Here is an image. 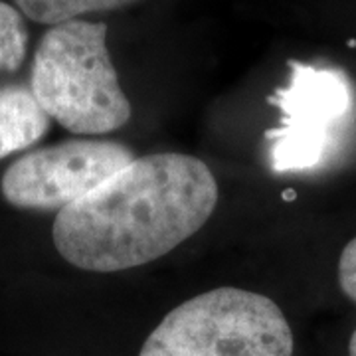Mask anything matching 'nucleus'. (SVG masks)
<instances>
[{"label": "nucleus", "instance_id": "f03ea898", "mask_svg": "<svg viewBox=\"0 0 356 356\" xmlns=\"http://www.w3.org/2000/svg\"><path fill=\"white\" fill-rule=\"evenodd\" d=\"M30 89L50 119L77 135L119 131L133 113L103 22L77 18L50 26L34 51Z\"/></svg>", "mask_w": 356, "mask_h": 356}, {"label": "nucleus", "instance_id": "423d86ee", "mask_svg": "<svg viewBox=\"0 0 356 356\" xmlns=\"http://www.w3.org/2000/svg\"><path fill=\"white\" fill-rule=\"evenodd\" d=\"M50 129V117L26 86L0 88V159L36 145Z\"/></svg>", "mask_w": 356, "mask_h": 356}, {"label": "nucleus", "instance_id": "0eeeda50", "mask_svg": "<svg viewBox=\"0 0 356 356\" xmlns=\"http://www.w3.org/2000/svg\"><path fill=\"white\" fill-rule=\"evenodd\" d=\"M139 0H14L22 16L38 24L56 26L91 13H107L131 6Z\"/></svg>", "mask_w": 356, "mask_h": 356}, {"label": "nucleus", "instance_id": "1a4fd4ad", "mask_svg": "<svg viewBox=\"0 0 356 356\" xmlns=\"http://www.w3.org/2000/svg\"><path fill=\"white\" fill-rule=\"evenodd\" d=\"M339 285L344 295L356 303V238L344 245L339 257Z\"/></svg>", "mask_w": 356, "mask_h": 356}, {"label": "nucleus", "instance_id": "9d476101", "mask_svg": "<svg viewBox=\"0 0 356 356\" xmlns=\"http://www.w3.org/2000/svg\"><path fill=\"white\" fill-rule=\"evenodd\" d=\"M348 356H356V331L353 332V337L348 341Z\"/></svg>", "mask_w": 356, "mask_h": 356}, {"label": "nucleus", "instance_id": "20e7f679", "mask_svg": "<svg viewBox=\"0 0 356 356\" xmlns=\"http://www.w3.org/2000/svg\"><path fill=\"white\" fill-rule=\"evenodd\" d=\"M289 83L269 99L281 111L280 127L266 133L275 172L321 165L355 107L353 86L341 70L303 62H289Z\"/></svg>", "mask_w": 356, "mask_h": 356}, {"label": "nucleus", "instance_id": "6e6552de", "mask_svg": "<svg viewBox=\"0 0 356 356\" xmlns=\"http://www.w3.org/2000/svg\"><path fill=\"white\" fill-rule=\"evenodd\" d=\"M28 28L18 8L0 0V76L13 74L24 64Z\"/></svg>", "mask_w": 356, "mask_h": 356}, {"label": "nucleus", "instance_id": "39448f33", "mask_svg": "<svg viewBox=\"0 0 356 356\" xmlns=\"http://www.w3.org/2000/svg\"><path fill=\"white\" fill-rule=\"evenodd\" d=\"M135 161L127 145L105 139H74L42 147L6 168L0 191L24 210H64Z\"/></svg>", "mask_w": 356, "mask_h": 356}, {"label": "nucleus", "instance_id": "f257e3e1", "mask_svg": "<svg viewBox=\"0 0 356 356\" xmlns=\"http://www.w3.org/2000/svg\"><path fill=\"white\" fill-rule=\"evenodd\" d=\"M218 182L204 161L180 153L135 156L88 196L60 210L51 238L67 264L115 273L151 264L214 214Z\"/></svg>", "mask_w": 356, "mask_h": 356}, {"label": "nucleus", "instance_id": "7ed1b4c3", "mask_svg": "<svg viewBox=\"0 0 356 356\" xmlns=\"http://www.w3.org/2000/svg\"><path fill=\"white\" fill-rule=\"evenodd\" d=\"M291 325L266 295L218 287L175 307L139 356H293Z\"/></svg>", "mask_w": 356, "mask_h": 356}]
</instances>
